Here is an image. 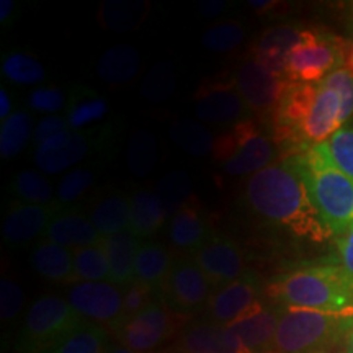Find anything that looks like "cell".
<instances>
[{
  "label": "cell",
  "mask_w": 353,
  "mask_h": 353,
  "mask_svg": "<svg viewBox=\"0 0 353 353\" xmlns=\"http://www.w3.org/2000/svg\"><path fill=\"white\" fill-rule=\"evenodd\" d=\"M244 201L257 218L285 228L299 239L324 242L332 237L288 159L249 176Z\"/></svg>",
  "instance_id": "obj_1"
},
{
  "label": "cell",
  "mask_w": 353,
  "mask_h": 353,
  "mask_svg": "<svg viewBox=\"0 0 353 353\" xmlns=\"http://www.w3.org/2000/svg\"><path fill=\"white\" fill-rule=\"evenodd\" d=\"M288 161L332 236L345 232L353 224V179L334 164L327 143L311 145Z\"/></svg>",
  "instance_id": "obj_2"
},
{
  "label": "cell",
  "mask_w": 353,
  "mask_h": 353,
  "mask_svg": "<svg viewBox=\"0 0 353 353\" xmlns=\"http://www.w3.org/2000/svg\"><path fill=\"white\" fill-rule=\"evenodd\" d=\"M267 296L278 306L353 311V283L339 263H317L276 276L267 286Z\"/></svg>",
  "instance_id": "obj_3"
},
{
  "label": "cell",
  "mask_w": 353,
  "mask_h": 353,
  "mask_svg": "<svg viewBox=\"0 0 353 353\" xmlns=\"http://www.w3.org/2000/svg\"><path fill=\"white\" fill-rule=\"evenodd\" d=\"M278 306V304H276ZM280 317L270 353H319L347 339L353 327V311L278 306Z\"/></svg>",
  "instance_id": "obj_4"
},
{
  "label": "cell",
  "mask_w": 353,
  "mask_h": 353,
  "mask_svg": "<svg viewBox=\"0 0 353 353\" xmlns=\"http://www.w3.org/2000/svg\"><path fill=\"white\" fill-rule=\"evenodd\" d=\"M82 321L68 299L54 294L39 296L30 304L25 314L19 350L23 353H44Z\"/></svg>",
  "instance_id": "obj_5"
},
{
  "label": "cell",
  "mask_w": 353,
  "mask_h": 353,
  "mask_svg": "<svg viewBox=\"0 0 353 353\" xmlns=\"http://www.w3.org/2000/svg\"><path fill=\"white\" fill-rule=\"evenodd\" d=\"M345 61V43L311 30L285 57V77L291 83H321Z\"/></svg>",
  "instance_id": "obj_6"
},
{
  "label": "cell",
  "mask_w": 353,
  "mask_h": 353,
  "mask_svg": "<svg viewBox=\"0 0 353 353\" xmlns=\"http://www.w3.org/2000/svg\"><path fill=\"white\" fill-rule=\"evenodd\" d=\"M213 291L208 276L192 259H176L159 298L172 312L190 316L208 306Z\"/></svg>",
  "instance_id": "obj_7"
},
{
  "label": "cell",
  "mask_w": 353,
  "mask_h": 353,
  "mask_svg": "<svg viewBox=\"0 0 353 353\" xmlns=\"http://www.w3.org/2000/svg\"><path fill=\"white\" fill-rule=\"evenodd\" d=\"M232 79L247 108L260 118L273 117L281 97L291 83L283 74L268 69L255 57L242 63Z\"/></svg>",
  "instance_id": "obj_8"
},
{
  "label": "cell",
  "mask_w": 353,
  "mask_h": 353,
  "mask_svg": "<svg viewBox=\"0 0 353 353\" xmlns=\"http://www.w3.org/2000/svg\"><path fill=\"white\" fill-rule=\"evenodd\" d=\"M65 299L85 321L113 330L125 322L123 291L110 281H79L69 288Z\"/></svg>",
  "instance_id": "obj_9"
},
{
  "label": "cell",
  "mask_w": 353,
  "mask_h": 353,
  "mask_svg": "<svg viewBox=\"0 0 353 353\" xmlns=\"http://www.w3.org/2000/svg\"><path fill=\"white\" fill-rule=\"evenodd\" d=\"M249 112L234 79H211L203 82L195 94V114L203 123L234 126L247 120Z\"/></svg>",
  "instance_id": "obj_10"
},
{
  "label": "cell",
  "mask_w": 353,
  "mask_h": 353,
  "mask_svg": "<svg viewBox=\"0 0 353 353\" xmlns=\"http://www.w3.org/2000/svg\"><path fill=\"white\" fill-rule=\"evenodd\" d=\"M113 332L121 345L138 353L151 352L164 343L172 332L170 309L157 298L143 312L126 319Z\"/></svg>",
  "instance_id": "obj_11"
},
{
  "label": "cell",
  "mask_w": 353,
  "mask_h": 353,
  "mask_svg": "<svg viewBox=\"0 0 353 353\" xmlns=\"http://www.w3.org/2000/svg\"><path fill=\"white\" fill-rule=\"evenodd\" d=\"M190 259L208 276L214 290L239 280L247 273L239 244L224 236L213 234Z\"/></svg>",
  "instance_id": "obj_12"
},
{
  "label": "cell",
  "mask_w": 353,
  "mask_h": 353,
  "mask_svg": "<svg viewBox=\"0 0 353 353\" xmlns=\"http://www.w3.org/2000/svg\"><path fill=\"white\" fill-rule=\"evenodd\" d=\"M260 281L255 273H245L239 280L216 288L206 306V321L231 325L260 301Z\"/></svg>",
  "instance_id": "obj_13"
},
{
  "label": "cell",
  "mask_w": 353,
  "mask_h": 353,
  "mask_svg": "<svg viewBox=\"0 0 353 353\" xmlns=\"http://www.w3.org/2000/svg\"><path fill=\"white\" fill-rule=\"evenodd\" d=\"M59 206L30 205L13 201L3 223V241L10 247H25L44 236L52 218L59 213Z\"/></svg>",
  "instance_id": "obj_14"
},
{
  "label": "cell",
  "mask_w": 353,
  "mask_h": 353,
  "mask_svg": "<svg viewBox=\"0 0 353 353\" xmlns=\"http://www.w3.org/2000/svg\"><path fill=\"white\" fill-rule=\"evenodd\" d=\"M92 141L81 131H65L39 144L34 149L33 162L43 174L56 175L82 162L88 156Z\"/></svg>",
  "instance_id": "obj_15"
},
{
  "label": "cell",
  "mask_w": 353,
  "mask_h": 353,
  "mask_svg": "<svg viewBox=\"0 0 353 353\" xmlns=\"http://www.w3.org/2000/svg\"><path fill=\"white\" fill-rule=\"evenodd\" d=\"M278 317H280L278 306L270 307L265 306L262 301H257L244 316L228 327H231L241 342L254 353H270L275 342Z\"/></svg>",
  "instance_id": "obj_16"
},
{
  "label": "cell",
  "mask_w": 353,
  "mask_h": 353,
  "mask_svg": "<svg viewBox=\"0 0 353 353\" xmlns=\"http://www.w3.org/2000/svg\"><path fill=\"white\" fill-rule=\"evenodd\" d=\"M180 348L185 353H254L228 325L195 322L183 330Z\"/></svg>",
  "instance_id": "obj_17"
},
{
  "label": "cell",
  "mask_w": 353,
  "mask_h": 353,
  "mask_svg": "<svg viewBox=\"0 0 353 353\" xmlns=\"http://www.w3.org/2000/svg\"><path fill=\"white\" fill-rule=\"evenodd\" d=\"M41 241L54 242L57 245L72 247V249H81V247L97 245L103 241V236L97 231L92 221L79 213L74 208L61 210L48 226Z\"/></svg>",
  "instance_id": "obj_18"
},
{
  "label": "cell",
  "mask_w": 353,
  "mask_h": 353,
  "mask_svg": "<svg viewBox=\"0 0 353 353\" xmlns=\"http://www.w3.org/2000/svg\"><path fill=\"white\" fill-rule=\"evenodd\" d=\"M213 234H210L208 221L198 201L187 203L172 216L169 224V241L174 249L185 254H195Z\"/></svg>",
  "instance_id": "obj_19"
},
{
  "label": "cell",
  "mask_w": 353,
  "mask_h": 353,
  "mask_svg": "<svg viewBox=\"0 0 353 353\" xmlns=\"http://www.w3.org/2000/svg\"><path fill=\"white\" fill-rule=\"evenodd\" d=\"M103 249L110 263V283L125 290L136 280V257L143 242L130 229L103 237Z\"/></svg>",
  "instance_id": "obj_20"
},
{
  "label": "cell",
  "mask_w": 353,
  "mask_h": 353,
  "mask_svg": "<svg viewBox=\"0 0 353 353\" xmlns=\"http://www.w3.org/2000/svg\"><path fill=\"white\" fill-rule=\"evenodd\" d=\"M275 141L268 134L260 130L259 132L247 138L232 156L224 161L223 169L226 174L232 176H252L257 172L263 170L265 167L272 165V161L275 159L276 148Z\"/></svg>",
  "instance_id": "obj_21"
},
{
  "label": "cell",
  "mask_w": 353,
  "mask_h": 353,
  "mask_svg": "<svg viewBox=\"0 0 353 353\" xmlns=\"http://www.w3.org/2000/svg\"><path fill=\"white\" fill-rule=\"evenodd\" d=\"M30 265L39 276L52 283H79L74 255L68 247L39 241L30 257Z\"/></svg>",
  "instance_id": "obj_22"
},
{
  "label": "cell",
  "mask_w": 353,
  "mask_h": 353,
  "mask_svg": "<svg viewBox=\"0 0 353 353\" xmlns=\"http://www.w3.org/2000/svg\"><path fill=\"white\" fill-rule=\"evenodd\" d=\"M131 221L130 231L139 239H149L164 226L167 216L165 206L152 190L139 188L130 196Z\"/></svg>",
  "instance_id": "obj_23"
},
{
  "label": "cell",
  "mask_w": 353,
  "mask_h": 353,
  "mask_svg": "<svg viewBox=\"0 0 353 353\" xmlns=\"http://www.w3.org/2000/svg\"><path fill=\"white\" fill-rule=\"evenodd\" d=\"M141 56L134 46L120 43L110 48L97 63V76L110 85H125L139 74Z\"/></svg>",
  "instance_id": "obj_24"
},
{
  "label": "cell",
  "mask_w": 353,
  "mask_h": 353,
  "mask_svg": "<svg viewBox=\"0 0 353 353\" xmlns=\"http://www.w3.org/2000/svg\"><path fill=\"white\" fill-rule=\"evenodd\" d=\"M70 131H81L83 128L99 123L110 112L108 101L94 88L76 85L70 88V95L65 110Z\"/></svg>",
  "instance_id": "obj_25"
},
{
  "label": "cell",
  "mask_w": 353,
  "mask_h": 353,
  "mask_svg": "<svg viewBox=\"0 0 353 353\" xmlns=\"http://www.w3.org/2000/svg\"><path fill=\"white\" fill-rule=\"evenodd\" d=\"M174 262L175 260L172 259L170 250L165 245L154 241H144L136 257V280L161 293Z\"/></svg>",
  "instance_id": "obj_26"
},
{
  "label": "cell",
  "mask_w": 353,
  "mask_h": 353,
  "mask_svg": "<svg viewBox=\"0 0 353 353\" xmlns=\"http://www.w3.org/2000/svg\"><path fill=\"white\" fill-rule=\"evenodd\" d=\"M151 12V3L144 0H107L100 6L99 23L113 33H126L138 28Z\"/></svg>",
  "instance_id": "obj_27"
},
{
  "label": "cell",
  "mask_w": 353,
  "mask_h": 353,
  "mask_svg": "<svg viewBox=\"0 0 353 353\" xmlns=\"http://www.w3.org/2000/svg\"><path fill=\"white\" fill-rule=\"evenodd\" d=\"M108 345L107 329L83 319L44 353H105Z\"/></svg>",
  "instance_id": "obj_28"
},
{
  "label": "cell",
  "mask_w": 353,
  "mask_h": 353,
  "mask_svg": "<svg viewBox=\"0 0 353 353\" xmlns=\"http://www.w3.org/2000/svg\"><path fill=\"white\" fill-rule=\"evenodd\" d=\"M88 219L103 237L126 231L130 229L131 221L130 196L121 195V193H112V195L101 198L90 210Z\"/></svg>",
  "instance_id": "obj_29"
},
{
  "label": "cell",
  "mask_w": 353,
  "mask_h": 353,
  "mask_svg": "<svg viewBox=\"0 0 353 353\" xmlns=\"http://www.w3.org/2000/svg\"><path fill=\"white\" fill-rule=\"evenodd\" d=\"M159 145L156 134L148 128H138L131 132L126 144V165L136 179H145L156 170Z\"/></svg>",
  "instance_id": "obj_30"
},
{
  "label": "cell",
  "mask_w": 353,
  "mask_h": 353,
  "mask_svg": "<svg viewBox=\"0 0 353 353\" xmlns=\"http://www.w3.org/2000/svg\"><path fill=\"white\" fill-rule=\"evenodd\" d=\"M169 134L183 152L193 157H205L214 151V136L200 121L179 118V120L172 121Z\"/></svg>",
  "instance_id": "obj_31"
},
{
  "label": "cell",
  "mask_w": 353,
  "mask_h": 353,
  "mask_svg": "<svg viewBox=\"0 0 353 353\" xmlns=\"http://www.w3.org/2000/svg\"><path fill=\"white\" fill-rule=\"evenodd\" d=\"M12 195L17 201L30 203V205H52L56 200L54 188L50 180L41 172L25 169L13 176L10 183Z\"/></svg>",
  "instance_id": "obj_32"
},
{
  "label": "cell",
  "mask_w": 353,
  "mask_h": 353,
  "mask_svg": "<svg viewBox=\"0 0 353 353\" xmlns=\"http://www.w3.org/2000/svg\"><path fill=\"white\" fill-rule=\"evenodd\" d=\"M32 134V114L26 110L12 113L0 125V157L12 159L23 151Z\"/></svg>",
  "instance_id": "obj_33"
},
{
  "label": "cell",
  "mask_w": 353,
  "mask_h": 353,
  "mask_svg": "<svg viewBox=\"0 0 353 353\" xmlns=\"http://www.w3.org/2000/svg\"><path fill=\"white\" fill-rule=\"evenodd\" d=\"M193 183L187 172L170 170L159 180L156 185V195L161 198L169 216H174L192 198Z\"/></svg>",
  "instance_id": "obj_34"
},
{
  "label": "cell",
  "mask_w": 353,
  "mask_h": 353,
  "mask_svg": "<svg viewBox=\"0 0 353 353\" xmlns=\"http://www.w3.org/2000/svg\"><path fill=\"white\" fill-rule=\"evenodd\" d=\"M2 76L17 85H37L46 77V70L37 57L25 52H7L2 57Z\"/></svg>",
  "instance_id": "obj_35"
},
{
  "label": "cell",
  "mask_w": 353,
  "mask_h": 353,
  "mask_svg": "<svg viewBox=\"0 0 353 353\" xmlns=\"http://www.w3.org/2000/svg\"><path fill=\"white\" fill-rule=\"evenodd\" d=\"M101 242L72 250L79 281H110V263Z\"/></svg>",
  "instance_id": "obj_36"
},
{
  "label": "cell",
  "mask_w": 353,
  "mask_h": 353,
  "mask_svg": "<svg viewBox=\"0 0 353 353\" xmlns=\"http://www.w3.org/2000/svg\"><path fill=\"white\" fill-rule=\"evenodd\" d=\"M176 90L175 69L169 61H159L141 82V95L145 100L161 103L169 100Z\"/></svg>",
  "instance_id": "obj_37"
},
{
  "label": "cell",
  "mask_w": 353,
  "mask_h": 353,
  "mask_svg": "<svg viewBox=\"0 0 353 353\" xmlns=\"http://www.w3.org/2000/svg\"><path fill=\"white\" fill-rule=\"evenodd\" d=\"M97 172L92 167H77V169L69 170L56 190V200L54 203L59 206V210L72 208L82 195H85L92 185L95 183Z\"/></svg>",
  "instance_id": "obj_38"
},
{
  "label": "cell",
  "mask_w": 353,
  "mask_h": 353,
  "mask_svg": "<svg viewBox=\"0 0 353 353\" xmlns=\"http://www.w3.org/2000/svg\"><path fill=\"white\" fill-rule=\"evenodd\" d=\"M245 30L241 23L236 21H223L210 26L201 37L203 46L213 52H229L244 41Z\"/></svg>",
  "instance_id": "obj_39"
},
{
  "label": "cell",
  "mask_w": 353,
  "mask_h": 353,
  "mask_svg": "<svg viewBox=\"0 0 353 353\" xmlns=\"http://www.w3.org/2000/svg\"><path fill=\"white\" fill-rule=\"evenodd\" d=\"M260 130H262V128H260L255 121L249 120V118L229 128V130L226 132H223L214 143L213 156L216 161L223 164L224 161H228V159L232 156V152L236 151L247 138H250V136L259 132Z\"/></svg>",
  "instance_id": "obj_40"
},
{
  "label": "cell",
  "mask_w": 353,
  "mask_h": 353,
  "mask_svg": "<svg viewBox=\"0 0 353 353\" xmlns=\"http://www.w3.org/2000/svg\"><path fill=\"white\" fill-rule=\"evenodd\" d=\"M334 164L353 179V128H342L327 141Z\"/></svg>",
  "instance_id": "obj_41"
},
{
  "label": "cell",
  "mask_w": 353,
  "mask_h": 353,
  "mask_svg": "<svg viewBox=\"0 0 353 353\" xmlns=\"http://www.w3.org/2000/svg\"><path fill=\"white\" fill-rule=\"evenodd\" d=\"M322 82L341 95L342 121L345 125L353 117V72L348 68H341L330 72Z\"/></svg>",
  "instance_id": "obj_42"
},
{
  "label": "cell",
  "mask_w": 353,
  "mask_h": 353,
  "mask_svg": "<svg viewBox=\"0 0 353 353\" xmlns=\"http://www.w3.org/2000/svg\"><path fill=\"white\" fill-rule=\"evenodd\" d=\"M69 99L65 97L64 90L59 87H37L28 97V105L33 112L39 113H52L61 112L68 107Z\"/></svg>",
  "instance_id": "obj_43"
},
{
  "label": "cell",
  "mask_w": 353,
  "mask_h": 353,
  "mask_svg": "<svg viewBox=\"0 0 353 353\" xmlns=\"http://www.w3.org/2000/svg\"><path fill=\"white\" fill-rule=\"evenodd\" d=\"M159 293L151 286L134 280L130 286L123 290V306H125V321L143 312L149 304L156 301Z\"/></svg>",
  "instance_id": "obj_44"
},
{
  "label": "cell",
  "mask_w": 353,
  "mask_h": 353,
  "mask_svg": "<svg viewBox=\"0 0 353 353\" xmlns=\"http://www.w3.org/2000/svg\"><path fill=\"white\" fill-rule=\"evenodd\" d=\"M25 304V294L20 285L10 278L0 281V317L2 322H12L21 314Z\"/></svg>",
  "instance_id": "obj_45"
},
{
  "label": "cell",
  "mask_w": 353,
  "mask_h": 353,
  "mask_svg": "<svg viewBox=\"0 0 353 353\" xmlns=\"http://www.w3.org/2000/svg\"><path fill=\"white\" fill-rule=\"evenodd\" d=\"M65 131H69V125H68V120H65V117L52 114V117L43 118L33 131V138H32L33 144L38 148L39 144L46 143V141H50L54 138V136Z\"/></svg>",
  "instance_id": "obj_46"
},
{
  "label": "cell",
  "mask_w": 353,
  "mask_h": 353,
  "mask_svg": "<svg viewBox=\"0 0 353 353\" xmlns=\"http://www.w3.org/2000/svg\"><path fill=\"white\" fill-rule=\"evenodd\" d=\"M335 242H337L339 250V265L353 283V224L345 232L341 234Z\"/></svg>",
  "instance_id": "obj_47"
},
{
  "label": "cell",
  "mask_w": 353,
  "mask_h": 353,
  "mask_svg": "<svg viewBox=\"0 0 353 353\" xmlns=\"http://www.w3.org/2000/svg\"><path fill=\"white\" fill-rule=\"evenodd\" d=\"M224 6H226V2H223V0H203L198 3V10L205 17H216L224 10Z\"/></svg>",
  "instance_id": "obj_48"
},
{
  "label": "cell",
  "mask_w": 353,
  "mask_h": 353,
  "mask_svg": "<svg viewBox=\"0 0 353 353\" xmlns=\"http://www.w3.org/2000/svg\"><path fill=\"white\" fill-rule=\"evenodd\" d=\"M12 114V99L6 90V87L0 88V120L6 121Z\"/></svg>",
  "instance_id": "obj_49"
},
{
  "label": "cell",
  "mask_w": 353,
  "mask_h": 353,
  "mask_svg": "<svg viewBox=\"0 0 353 353\" xmlns=\"http://www.w3.org/2000/svg\"><path fill=\"white\" fill-rule=\"evenodd\" d=\"M13 12H15V2L13 0H2L0 2V21L3 25L10 21Z\"/></svg>",
  "instance_id": "obj_50"
},
{
  "label": "cell",
  "mask_w": 353,
  "mask_h": 353,
  "mask_svg": "<svg viewBox=\"0 0 353 353\" xmlns=\"http://www.w3.org/2000/svg\"><path fill=\"white\" fill-rule=\"evenodd\" d=\"M249 6L252 7L255 12L265 13V12L272 10V8H275V6H280V3H278V2H268V0H250Z\"/></svg>",
  "instance_id": "obj_51"
},
{
  "label": "cell",
  "mask_w": 353,
  "mask_h": 353,
  "mask_svg": "<svg viewBox=\"0 0 353 353\" xmlns=\"http://www.w3.org/2000/svg\"><path fill=\"white\" fill-rule=\"evenodd\" d=\"M105 353H138V352L131 350V348H128L125 345H120V343H110Z\"/></svg>",
  "instance_id": "obj_52"
},
{
  "label": "cell",
  "mask_w": 353,
  "mask_h": 353,
  "mask_svg": "<svg viewBox=\"0 0 353 353\" xmlns=\"http://www.w3.org/2000/svg\"><path fill=\"white\" fill-rule=\"evenodd\" d=\"M347 353H353V327L347 335Z\"/></svg>",
  "instance_id": "obj_53"
},
{
  "label": "cell",
  "mask_w": 353,
  "mask_h": 353,
  "mask_svg": "<svg viewBox=\"0 0 353 353\" xmlns=\"http://www.w3.org/2000/svg\"><path fill=\"white\" fill-rule=\"evenodd\" d=\"M352 64H353V52H352Z\"/></svg>",
  "instance_id": "obj_54"
},
{
  "label": "cell",
  "mask_w": 353,
  "mask_h": 353,
  "mask_svg": "<svg viewBox=\"0 0 353 353\" xmlns=\"http://www.w3.org/2000/svg\"><path fill=\"white\" fill-rule=\"evenodd\" d=\"M319 353H324V352H319Z\"/></svg>",
  "instance_id": "obj_55"
}]
</instances>
